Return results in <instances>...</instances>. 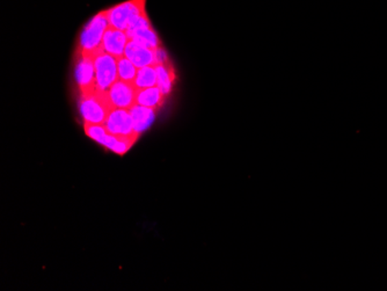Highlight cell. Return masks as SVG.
Masks as SVG:
<instances>
[{
    "label": "cell",
    "instance_id": "1",
    "mask_svg": "<svg viewBox=\"0 0 387 291\" xmlns=\"http://www.w3.org/2000/svg\"><path fill=\"white\" fill-rule=\"evenodd\" d=\"M107 11L99 12L93 18L87 22L80 34L79 44L77 49V56H91L95 59L103 50V37L106 30L109 28Z\"/></svg>",
    "mask_w": 387,
    "mask_h": 291
},
{
    "label": "cell",
    "instance_id": "2",
    "mask_svg": "<svg viewBox=\"0 0 387 291\" xmlns=\"http://www.w3.org/2000/svg\"><path fill=\"white\" fill-rule=\"evenodd\" d=\"M114 110L108 92L97 90L90 94H79V112L83 122L105 124Z\"/></svg>",
    "mask_w": 387,
    "mask_h": 291
},
{
    "label": "cell",
    "instance_id": "3",
    "mask_svg": "<svg viewBox=\"0 0 387 291\" xmlns=\"http://www.w3.org/2000/svg\"><path fill=\"white\" fill-rule=\"evenodd\" d=\"M145 3L146 0H128L106 10L109 25L116 30L126 32L128 26L135 18L146 13Z\"/></svg>",
    "mask_w": 387,
    "mask_h": 291
},
{
    "label": "cell",
    "instance_id": "4",
    "mask_svg": "<svg viewBox=\"0 0 387 291\" xmlns=\"http://www.w3.org/2000/svg\"><path fill=\"white\" fill-rule=\"evenodd\" d=\"M126 33H127L129 40L135 41L152 50L163 46L146 13L135 18L128 26Z\"/></svg>",
    "mask_w": 387,
    "mask_h": 291
},
{
    "label": "cell",
    "instance_id": "5",
    "mask_svg": "<svg viewBox=\"0 0 387 291\" xmlns=\"http://www.w3.org/2000/svg\"><path fill=\"white\" fill-rule=\"evenodd\" d=\"M95 68L97 88L108 92L112 85L119 81L117 59L108 52L102 51L95 59Z\"/></svg>",
    "mask_w": 387,
    "mask_h": 291
},
{
    "label": "cell",
    "instance_id": "6",
    "mask_svg": "<svg viewBox=\"0 0 387 291\" xmlns=\"http://www.w3.org/2000/svg\"><path fill=\"white\" fill-rule=\"evenodd\" d=\"M76 81L79 94H90L98 90L95 59L91 56H77Z\"/></svg>",
    "mask_w": 387,
    "mask_h": 291
},
{
    "label": "cell",
    "instance_id": "7",
    "mask_svg": "<svg viewBox=\"0 0 387 291\" xmlns=\"http://www.w3.org/2000/svg\"><path fill=\"white\" fill-rule=\"evenodd\" d=\"M138 88L134 83L116 81L109 88L108 94L114 108L130 110L136 105V94Z\"/></svg>",
    "mask_w": 387,
    "mask_h": 291
},
{
    "label": "cell",
    "instance_id": "8",
    "mask_svg": "<svg viewBox=\"0 0 387 291\" xmlns=\"http://www.w3.org/2000/svg\"><path fill=\"white\" fill-rule=\"evenodd\" d=\"M105 127L109 134L116 136L139 135L134 131L130 110L114 108L106 121Z\"/></svg>",
    "mask_w": 387,
    "mask_h": 291
},
{
    "label": "cell",
    "instance_id": "9",
    "mask_svg": "<svg viewBox=\"0 0 387 291\" xmlns=\"http://www.w3.org/2000/svg\"><path fill=\"white\" fill-rule=\"evenodd\" d=\"M129 42V37L124 30H116L112 26H109L108 30H106L103 37V50L114 56L115 59L124 56V50Z\"/></svg>",
    "mask_w": 387,
    "mask_h": 291
},
{
    "label": "cell",
    "instance_id": "10",
    "mask_svg": "<svg viewBox=\"0 0 387 291\" xmlns=\"http://www.w3.org/2000/svg\"><path fill=\"white\" fill-rule=\"evenodd\" d=\"M124 57H127L137 69H141L145 66H156L152 49L144 47L135 41L129 40L124 50Z\"/></svg>",
    "mask_w": 387,
    "mask_h": 291
},
{
    "label": "cell",
    "instance_id": "11",
    "mask_svg": "<svg viewBox=\"0 0 387 291\" xmlns=\"http://www.w3.org/2000/svg\"><path fill=\"white\" fill-rule=\"evenodd\" d=\"M166 97L163 92L160 91L158 86L148 88H138L136 94V105L144 106L152 110H159L160 107L165 103Z\"/></svg>",
    "mask_w": 387,
    "mask_h": 291
},
{
    "label": "cell",
    "instance_id": "12",
    "mask_svg": "<svg viewBox=\"0 0 387 291\" xmlns=\"http://www.w3.org/2000/svg\"><path fill=\"white\" fill-rule=\"evenodd\" d=\"M130 114L132 124H134V131L141 135L143 131L148 129L150 126L153 123L155 117H156V110L144 107V106L135 105L130 110Z\"/></svg>",
    "mask_w": 387,
    "mask_h": 291
},
{
    "label": "cell",
    "instance_id": "13",
    "mask_svg": "<svg viewBox=\"0 0 387 291\" xmlns=\"http://www.w3.org/2000/svg\"><path fill=\"white\" fill-rule=\"evenodd\" d=\"M138 137L139 135L116 136L108 132L106 135L105 139L102 141L101 146H105L112 152L123 156L131 149V146L137 142Z\"/></svg>",
    "mask_w": 387,
    "mask_h": 291
},
{
    "label": "cell",
    "instance_id": "14",
    "mask_svg": "<svg viewBox=\"0 0 387 291\" xmlns=\"http://www.w3.org/2000/svg\"><path fill=\"white\" fill-rule=\"evenodd\" d=\"M157 66V74H158V81L157 86L163 92V95H170L173 88L174 81H175V70L172 63H166L163 66Z\"/></svg>",
    "mask_w": 387,
    "mask_h": 291
},
{
    "label": "cell",
    "instance_id": "15",
    "mask_svg": "<svg viewBox=\"0 0 387 291\" xmlns=\"http://www.w3.org/2000/svg\"><path fill=\"white\" fill-rule=\"evenodd\" d=\"M157 81H158L157 66H150L138 69L134 84L137 88H155L157 86Z\"/></svg>",
    "mask_w": 387,
    "mask_h": 291
},
{
    "label": "cell",
    "instance_id": "16",
    "mask_svg": "<svg viewBox=\"0 0 387 291\" xmlns=\"http://www.w3.org/2000/svg\"><path fill=\"white\" fill-rule=\"evenodd\" d=\"M116 59H117V74H119V79L129 81V83H134L136 76H137V68L124 56Z\"/></svg>",
    "mask_w": 387,
    "mask_h": 291
},
{
    "label": "cell",
    "instance_id": "17",
    "mask_svg": "<svg viewBox=\"0 0 387 291\" xmlns=\"http://www.w3.org/2000/svg\"><path fill=\"white\" fill-rule=\"evenodd\" d=\"M83 130L90 139H95V142H98L99 144H101L106 135L108 134V130L106 129L105 124H92L83 122Z\"/></svg>",
    "mask_w": 387,
    "mask_h": 291
},
{
    "label": "cell",
    "instance_id": "18",
    "mask_svg": "<svg viewBox=\"0 0 387 291\" xmlns=\"http://www.w3.org/2000/svg\"><path fill=\"white\" fill-rule=\"evenodd\" d=\"M153 52H155V64L156 66H163V64L170 62L168 54H167V51L165 50V48L163 46L156 48Z\"/></svg>",
    "mask_w": 387,
    "mask_h": 291
}]
</instances>
